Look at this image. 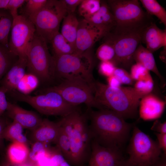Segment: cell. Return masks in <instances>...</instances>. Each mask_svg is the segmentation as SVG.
<instances>
[{"instance_id":"cell-30","label":"cell","mask_w":166,"mask_h":166,"mask_svg":"<svg viewBox=\"0 0 166 166\" xmlns=\"http://www.w3.org/2000/svg\"><path fill=\"white\" fill-rule=\"evenodd\" d=\"M104 39V42L97 50V57L101 61H110L114 63L115 52L113 45L109 40Z\"/></svg>"},{"instance_id":"cell-50","label":"cell","mask_w":166,"mask_h":166,"mask_svg":"<svg viewBox=\"0 0 166 166\" xmlns=\"http://www.w3.org/2000/svg\"><path fill=\"white\" fill-rule=\"evenodd\" d=\"M71 165L65 159L60 164L59 166H71Z\"/></svg>"},{"instance_id":"cell-10","label":"cell","mask_w":166,"mask_h":166,"mask_svg":"<svg viewBox=\"0 0 166 166\" xmlns=\"http://www.w3.org/2000/svg\"><path fill=\"white\" fill-rule=\"evenodd\" d=\"M144 29L121 33L110 31L104 38L113 45L115 52L113 63L117 67L128 70L134 64L133 55L141 42Z\"/></svg>"},{"instance_id":"cell-47","label":"cell","mask_w":166,"mask_h":166,"mask_svg":"<svg viewBox=\"0 0 166 166\" xmlns=\"http://www.w3.org/2000/svg\"><path fill=\"white\" fill-rule=\"evenodd\" d=\"M166 155L164 154L158 160L151 166H166Z\"/></svg>"},{"instance_id":"cell-17","label":"cell","mask_w":166,"mask_h":166,"mask_svg":"<svg viewBox=\"0 0 166 166\" xmlns=\"http://www.w3.org/2000/svg\"><path fill=\"white\" fill-rule=\"evenodd\" d=\"M141 42L145 44L147 49L153 53L162 47L166 49V30L157 27L154 22L144 30Z\"/></svg>"},{"instance_id":"cell-41","label":"cell","mask_w":166,"mask_h":166,"mask_svg":"<svg viewBox=\"0 0 166 166\" xmlns=\"http://www.w3.org/2000/svg\"><path fill=\"white\" fill-rule=\"evenodd\" d=\"M82 0H63L67 14L74 13Z\"/></svg>"},{"instance_id":"cell-4","label":"cell","mask_w":166,"mask_h":166,"mask_svg":"<svg viewBox=\"0 0 166 166\" xmlns=\"http://www.w3.org/2000/svg\"><path fill=\"white\" fill-rule=\"evenodd\" d=\"M116 25L111 31L116 33L142 30L154 22L137 0H109L107 1Z\"/></svg>"},{"instance_id":"cell-31","label":"cell","mask_w":166,"mask_h":166,"mask_svg":"<svg viewBox=\"0 0 166 166\" xmlns=\"http://www.w3.org/2000/svg\"><path fill=\"white\" fill-rule=\"evenodd\" d=\"M101 6V0H82L78 6V12L85 19L96 13Z\"/></svg>"},{"instance_id":"cell-48","label":"cell","mask_w":166,"mask_h":166,"mask_svg":"<svg viewBox=\"0 0 166 166\" xmlns=\"http://www.w3.org/2000/svg\"><path fill=\"white\" fill-rule=\"evenodd\" d=\"M9 0H0V9H4Z\"/></svg>"},{"instance_id":"cell-28","label":"cell","mask_w":166,"mask_h":166,"mask_svg":"<svg viewBox=\"0 0 166 166\" xmlns=\"http://www.w3.org/2000/svg\"><path fill=\"white\" fill-rule=\"evenodd\" d=\"M18 58L8 48L0 44V81Z\"/></svg>"},{"instance_id":"cell-34","label":"cell","mask_w":166,"mask_h":166,"mask_svg":"<svg viewBox=\"0 0 166 166\" xmlns=\"http://www.w3.org/2000/svg\"><path fill=\"white\" fill-rule=\"evenodd\" d=\"M47 144L38 142H34L30 151L27 162L34 165L49 149L47 147Z\"/></svg>"},{"instance_id":"cell-44","label":"cell","mask_w":166,"mask_h":166,"mask_svg":"<svg viewBox=\"0 0 166 166\" xmlns=\"http://www.w3.org/2000/svg\"><path fill=\"white\" fill-rule=\"evenodd\" d=\"M8 124L6 121L3 118L0 117V152L4 148V140L3 133L4 130Z\"/></svg>"},{"instance_id":"cell-42","label":"cell","mask_w":166,"mask_h":166,"mask_svg":"<svg viewBox=\"0 0 166 166\" xmlns=\"http://www.w3.org/2000/svg\"><path fill=\"white\" fill-rule=\"evenodd\" d=\"M151 129L155 132L166 133V122H161L159 120H156L154 122Z\"/></svg>"},{"instance_id":"cell-26","label":"cell","mask_w":166,"mask_h":166,"mask_svg":"<svg viewBox=\"0 0 166 166\" xmlns=\"http://www.w3.org/2000/svg\"><path fill=\"white\" fill-rule=\"evenodd\" d=\"M23 128L20 124L13 121L5 128L3 138L12 142H18L27 144L28 140L23 133Z\"/></svg>"},{"instance_id":"cell-5","label":"cell","mask_w":166,"mask_h":166,"mask_svg":"<svg viewBox=\"0 0 166 166\" xmlns=\"http://www.w3.org/2000/svg\"><path fill=\"white\" fill-rule=\"evenodd\" d=\"M53 56L54 78L82 80L92 87L95 81L93 74L94 63L89 51Z\"/></svg>"},{"instance_id":"cell-23","label":"cell","mask_w":166,"mask_h":166,"mask_svg":"<svg viewBox=\"0 0 166 166\" xmlns=\"http://www.w3.org/2000/svg\"><path fill=\"white\" fill-rule=\"evenodd\" d=\"M62 20L61 33L75 48L79 21L75 13L67 14Z\"/></svg>"},{"instance_id":"cell-40","label":"cell","mask_w":166,"mask_h":166,"mask_svg":"<svg viewBox=\"0 0 166 166\" xmlns=\"http://www.w3.org/2000/svg\"><path fill=\"white\" fill-rule=\"evenodd\" d=\"M7 90L3 86L0 87V117L6 111L8 104L6 98Z\"/></svg>"},{"instance_id":"cell-6","label":"cell","mask_w":166,"mask_h":166,"mask_svg":"<svg viewBox=\"0 0 166 166\" xmlns=\"http://www.w3.org/2000/svg\"><path fill=\"white\" fill-rule=\"evenodd\" d=\"M15 100L26 103L40 113L47 116H66L77 110V106L66 102L57 92L46 88L35 96L22 94L16 90L10 92Z\"/></svg>"},{"instance_id":"cell-8","label":"cell","mask_w":166,"mask_h":166,"mask_svg":"<svg viewBox=\"0 0 166 166\" xmlns=\"http://www.w3.org/2000/svg\"><path fill=\"white\" fill-rule=\"evenodd\" d=\"M132 130L127 150V161L137 166H151L161 156V150L157 141L134 124Z\"/></svg>"},{"instance_id":"cell-43","label":"cell","mask_w":166,"mask_h":166,"mask_svg":"<svg viewBox=\"0 0 166 166\" xmlns=\"http://www.w3.org/2000/svg\"><path fill=\"white\" fill-rule=\"evenodd\" d=\"M157 139V142L163 154L166 155V133H155Z\"/></svg>"},{"instance_id":"cell-19","label":"cell","mask_w":166,"mask_h":166,"mask_svg":"<svg viewBox=\"0 0 166 166\" xmlns=\"http://www.w3.org/2000/svg\"><path fill=\"white\" fill-rule=\"evenodd\" d=\"M27 58L18 57L4 76L1 81V86L7 91V93L16 90L17 85L26 73Z\"/></svg>"},{"instance_id":"cell-39","label":"cell","mask_w":166,"mask_h":166,"mask_svg":"<svg viewBox=\"0 0 166 166\" xmlns=\"http://www.w3.org/2000/svg\"><path fill=\"white\" fill-rule=\"evenodd\" d=\"M26 1V0H9L4 9L9 10L14 18L18 15V9L25 3Z\"/></svg>"},{"instance_id":"cell-25","label":"cell","mask_w":166,"mask_h":166,"mask_svg":"<svg viewBox=\"0 0 166 166\" xmlns=\"http://www.w3.org/2000/svg\"><path fill=\"white\" fill-rule=\"evenodd\" d=\"M13 21L10 11L0 9V44L9 48V36Z\"/></svg>"},{"instance_id":"cell-51","label":"cell","mask_w":166,"mask_h":166,"mask_svg":"<svg viewBox=\"0 0 166 166\" xmlns=\"http://www.w3.org/2000/svg\"><path fill=\"white\" fill-rule=\"evenodd\" d=\"M1 160H0V161Z\"/></svg>"},{"instance_id":"cell-15","label":"cell","mask_w":166,"mask_h":166,"mask_svg":"<svg viewBox=\"0 0 166 166\" xmlns=\"http://www.w3.org/2000/svg\"><path fill=\"white\" fill-rule=\"evenodd\" d=\"M6 111L9 118L20 124L24 128L32 131L40 125L43 120L35 112L25 109L9 102Z\"/></svg>"},{"instance_id":"cell-14","label":"cell","mask_w":166,"mask_h":166,"mask_svg":"<svg viewBox=\"0 0 166 166\" xmlns=\"http://www.w3.org/2000/svg\"><path fill=\"white\" fill-rule=\"evenodd\" d=\"M125 160L121 149L105 147L92 140L89 157L83 166H120Z\"/></svg>"},{"instance_id":"cell-13","label":"cell","mask_w":166,"mask_h":166,"mask_svg":"<svg viewBox=\"0 0 166 166\" xmlns=\"http://www.w3.org/2000/svg\"><path fill=\"white\" fill-rule=\"evenodd\" d=\"M110 31L83 19L79 21L75 42L76 53H82L89 50Z\"/></svg>"},{"instance_id":"cell-18","label":"cell","mask_w":166,"mask_h":166,"mask_svg":"<svg viewBox=\"0 0 166 166\" xmlns=\"http://www.w3.org/2000/svg\"><path fill=\"white\" fill-rule=\"evenodd\" d=\"M164 105L165 102L156 95L151 93L146 95L140 103V116L145 119L157 118L162 113Z\"/></svg>"},{"instance_id":"cell-11","label":"cell","mask_w":166,"mask_h":166,"mask_svg":"<svg viewBox=\"0 0 166 166\" xmlns=\"http://www.w3.org/2000/svg\"><path fill=\"white\" fill-rule=\"evenodd\" d=\"M59 93L68 103L77 106L82 104L88 109H103L96 101L92 87L88 83L79 79L62 80L59 84L46 88Z\"/></svg>"},{"instance_id":"cell-29","label":"cell","mask_w":166,"mask_h":166,"mask_svg":"<svg viewBox=\"0 0 166 166\" xmlns=\"http://www.w3.org/2000/svg\"><path fill=\"white\" fill-rule=\"evenodd\" d=\"M140 2L150 15L156 16L166 26V11L156 0H140Z\"/></svg>"},{"instance_id":"cell-9","label":"cell","mask_w":166,"mask_h":166,"mask_svg":"<svg viewBox=\"0 0 166 166\" xmlns=\"http://www.w3.org/2000/svg\"><path fill=\"white\" fill-rule=\"evenodd\" d=\"M67 14L63 0H48L45 6L29 19L35 26L36 33L48 43L59 32L60 23Z\"/></svg>"},{"instance_id":"cell-2","label":"cell","mask_w":166,"mask_h":166,"mask_svg":"<svg viewBox=\"0 0 166 166\" xmlns=\"http://www.w3.org/2000/svg\"><path fill=\"white\" fill-rule=\"evenodd\" d=\"M92 89L95 100L102 108L111 110L125 120L137 117L140 100L144 96L134 87H113L95 81Z\"/></svg>"},{"instance_id":"cell-45","label":"cell","mask_w":166,"mask_h":166,"mask_svg":"<svg viewBox=\"0 0 166 166\" xmlns=\"http://www.w3.org/2000/svg\"><path fill=\"white\" fill-rule=\"evenodd\" d=\"M107 78V85L109 86L116 88L121 86L122 84L118 79L113 75Z\"/></svg>"},{"instance_id":"cell-35","label":"cell","mask_w":166,"mask_h":166,"mask_svg":"<svg viewBox=\"0 0 166 166\" xmlns=\"http://www.w3.org/2000/svg\"><path fill=\"white\" fill-rule=\"evenodd\" d=\"M134 88L143 96L151 93L154 88V82L151 75L144 79L136 81Z\"/></svg>"},{"instance_id":"cell-49","label":"cell","mask_w":166,"mask_h":166,"mask_svg":"<svg viewBox=\"0 0 166 166\" xmlns=\"http://www.w3.org/2000/svg\"><path fill=\"white\" fill-rule=\"evenodd\" d=\"M120 166H137L128 162L127 160H125Z\"/></svg>"},{"instance_id":"cell-32","label":"cell","mask_w":166,"mask_h":166,"mask_svg":"<svg viewBox=\"0 0 166 166\" xmlns=\"http://www.w3.org/2000/svg\"><path fill=\"white\" fill-rule=\"evenodd\" d=\"M60 127L59 135L55 144L65 159L69 164L71 156L70 143L67 135Z\"/></svg>"},{"instance_id":"cell-33","label":"cell","mask_w":166,"mask_h":166,"mask_svg":"<svg viewBox=\"0 0 166 166\" xmlns=\"http://www.w3.org/2000/svg\"><path fill=\"white\" fill-rule=\"evenodd\" d=\"M47 1L48 0H26L22 14L29 19H30L45 6Z\"/></svg>"},{"instance_id":"cell-37","label":"cell","mask_w":166,"mask_h":166,"mask_svg":"<svg viewBox=\"0 0 166 166\" xmlns=\"http://www.w3.org/2000/svg\"><path fill=\"white\" fill-rule=\"evenodd\" d=\"M119 80L121 84L132 85L134 81L127 70L123 68L116 67L113 74Z\"/></svg>"},{"instance_id":"cell-7","label":"cell","mask_w":166,"mask_h":166,"mask_svg":"<svg viewBox=\"0 0 166 166\" xmlns=\"http://www.w3.org/2000/svg\"><path fill=\"white\" fill-rule=\"evenodd\" d=\"M47 44L35 32L26 52L27 72L35 75L42 83L50 82L54 78L53 57Z\"/></svg>"},{"instance_id":"cell-3","label":"cell","mask_w":166,"mask_h":166,"mask_svg":"<svg viewBox=\"0 0 166 166\" xmlns=\"http://www.w3.org/2000/svg\"><path fill=\"white\" fill-rule=\"evenodd\" d=\"M87 119L77 109L58 121L70 143L71 166H83L89 157L92 139Z\"/></svg>"},{"instance_id":"cell-12","label":"cell","mask_w":166,"mask_h":166,"mask_svg":"<svg viewBox=\"0 0 166 166\" xmlns=\"http://www.w3.org/2000/svg\"><path fill=\"white\" fill-rule=\"evenodd\" d=\"M36 32L35 26L28 18L18 14L13 18L9 40V49L18 57L26 58L28 46Z\"/></svg>"},{"instance_id":"cell-22","label":"cell","mask_w":166,"mask_h":166,"mask_svg":"<svg viewBox=\"0 0 166 166\" xmlns=\"http://www.w3.org/2000/svg\"><path fill=\"white\" fill-rule=\"evenodd\" d=\"M30 151L27 144L18 142H12L7 148L5 158L12 165H20L27 161Z\"/></svg>"},{"instance_id":"cell-27","label":"cell","mask_w":166,"mask_h":166,"mask_svg":"<svg viewBox=\"0 0 166 166\" xmlns=\"http://www.w3.org/2000/svg\"><path fill=\"white\" fill-rule=\"evenodd\" d=\"M40 81L34 74L26 73L18 83L16 90L26 95H29L38 86Z\"/></svg>"},{"instance_id":"cell-21","label":"cell","mask_w":166,"mask_h":166,"mask_svg":"<svg viewBox=\"0 0 166 166\" xmlns=\"http://www.w3.org/2000/svg\"><path fill=\"white\" fill-rule=\"evenodd\" d=\"M133 59L135 62L140 64L149 71L155 73L161 81H164V78L158 69L152 53L141 44L136 49Z\"/></svg>"},{"instance_id":"cell-1","label":"cell","mask_w":166,"mask_h":166,"mask_svg":"<svg viewBox=\"0 0 166 166\" xmlns=\"http://www.w3.org/2000/svg\"><path fill=\"white\" fill-rule=\"evenodd\" d=\"M88 110L92 140L103 146L120 149L128 140L134 124L108 109Z\"/></svg>"},{"instance_id":"cell-20","label":"cell","mask_w":166,"mask_h":166,"mask_svg":"<svg viewBox=\"0 0 166 166\" xmlns=\"http://www.w3.org/2000/svg\"><path fill=\"white\" fill-rule=\"evenodd\" d=\"M85 20L92 24L110 31L116 26V22L107 1H101L99 10Z\"/></svg>"},{"instance_id":"cell-46","label":"cell","mask_w":166,"mask_h":166,"mask_svg":"<svg viewBox=\"0 0 166 166\" xmlns=\"http://www.w3.org/2000/svg\"><path fill=\"white\" fill-rule=\"evenodd\" d=\"M0 166H34L33 165L26 161V162L19 165H12L9 163L5 159H1L0 161Z\"/></svg>"},{"instance_id":"cell-38","label":"cell","mask_w":166,"mask_h":166,"mask_svg":"<svg viewBox=\"0 0 166 166\" xmlns=\"http://www.w3.org/2000/svg\"><path fill=\"white\" fill-rule=\"evenodd\" d=\"M116 67L111 61H101L99 65L98 71L101 74L108 77L113 74Z\"/></svg>"},{"instance_id":"cell-16","label":"cell","mask_w":166,"mask_h":166,"mask_svg":"<svg viewBox=\"0 0 166 166\" xmlns=\"http://www.w3.org/2000/svg\"><path fill=\"white\" fill-rule=\"evenodd\" d=\"M59 122H55L47 119H43L40 125L32 131V137L34 142L48 144L55 143L60 130Z\"/></svg>"},{"instance_id":"cell-36","label":"cell","mask_w":166,"mask_h":166,"mask_svg":"<svg viewBox=\"0 0 166 166\" xmlns=\"http://www.w3.org/2000/svg\"><path fill=\"white\" fill-rule=\"evenodd\" d=\"M130 69L129 74L134 81L144 79L151 75L150 71L139 63L134 64Z\"/></svg>"},{"instance_id":"cell-24","label":"cell","mask_w":166,"mask_h":166,"mask_svg":"<svg viewBox=\"0 0 166 166\" xmlns=\"http://www.w3.org/2000/svg\"><path fill=\"white\" fill-rule=\"evenodd\" d=\"M50 43L52 45L53 56H60L76 53L75 47L68 41L59 32L53 36Z\"/></svg>"}]
</instances>
